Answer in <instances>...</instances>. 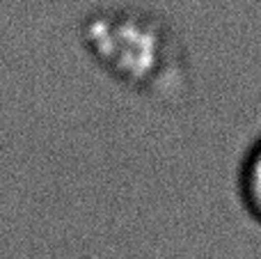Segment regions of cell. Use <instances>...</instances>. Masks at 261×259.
Listing matches in <instances>:
<instances>
[{
    "label": "cell",
    "instance_id": "6da1fadb",
    "mask_svg": "<svg viewBox=\"0 0 261 259\" xmlns=\"http://www.w3.org/2000/svg\"><path fill=\"white\" fill-rule=\"evenodd\" d=\"M83 41L99 67L140 94H167L184 73L170 28L138 9H101L83 23Z\"/></svg>",
    "mask_w": 261,
    "mask_h": 259
},
{
    "label": "cell",
    "instance_id": "7a4b0ae2",
    "mask_svg": "<svg viewBox=\"0 0 261 259\" xmlns=\"http://www.w3.org/2000/svg\"><path fill=\"white\" fill-rule=\"evenodd\" d=\"M236 188L245 214L261 227V136L248 147L241 161Z\"/></svg>",
    "mask_w": 261,
    "mask_h": 259
}]
</instances>
